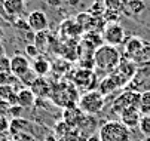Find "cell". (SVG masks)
Returning <instances> with one entry per match:
<instances>
[{"instance_id": "obj_24", "label": "cell", "mask_w": 150, "mask_h": 141, "mask_svg": "<svg viewBox=\"0 0 150 141\" xmlns=\"http://www.w3.org/2000/svg\"><path fill=\"white\" fill-rule=\"evenodd\" d=\"M15 82H19V80L12 73H0V86H3V85H15Z\"/></svg>"}, {"instance_id": "obj_10", "label": "cell", "mask_w": 150, "mask_h": 141, "mask_svg": "<svg viewBox=\"0 0 150 141\" xmlns=\"http://www.w3.org/2000/svg\"><path fill=\"white\" fill-rule=\"evenodd\" d=\"M30 68H31V63L27 56L16 54L11 58V73L16 79H19L23 74H25Z\"/></svg>"}, {"instance_id": "obj_26", "label": "cell", "mask_w": 150, "mask_h": 141, "mask_svg": "<svg viewBox=\"0 0 150 141\" xmlns=\"http://www.w3.org/2000/svg\"><path fill=\"white\" fill-rule=\"evenodd\" d=\"M25 54H27V56L36 59L39 56V49L36 48V45H27L25 46Z\"/></svg>"}, {"instance_id": "obj_9", "label": "cell", "mask_w": 150, "mask_h": 141, "mask_svg": "<svg viewBox=\"0 0 150 141\" xmlns=\"http://www.w3.org/2000/svg\"><path fill=\"white\" fill-rule=\"evenodd\" d=\"M97 83V79H95V74L89 70V68H80L79 71H76L74 77H73V85L79 89H88V91H92V88L95 86Z\"/></svg>"}, {"instance_id": "obj_19", "label": "cell", "mask_w": 150, "mask_h": 141, "mask_svg": "<svg viewBox=\"0 0 150 141\" xmlns=\"http://www.w3.org/2000/svg\"><path fill=\"white\" fill-rule=\"evenodd\" d=\"M16 94L18 89L15 88V85H3L0 86V99L9 103V104H16Z\"/></svg>"}, {"instance_id": "obj_27", "label": "cell", "mask_w": 150, "mask_h": 141, "mask_svg": "<svg viewBox=\"0 0 150 141\" xmlns=\"http://www.w3.org/2000/svg\"><path fill=\"white\" fill-rule=\"evenodd\" d=\"M5 55H6V49H5L3 43L0 42V58H2V56H5Z\"/></svg>"}, {"instance_id": "obj_23", "label": "cell", "mask_w": 150, "mask_h": 141, "mask_svg": "<svg viewBox=\"0 0 150 141\" xmlns=\"http://www.w3.org/2000/svg\"><path fill=\"white\" fill-rule=\"evenodd\" d=\"M138 128H140V131H141L143 135L150 137V116H141Z\"/></svg>"}, {"instance_id": "obj_6", "label": "cell", "mask_w": 150, "mask_h": 141, "mask_svg": "<svg viewBox=\"0 0 150 141\" xmlns=\"http://www.w3.org/2000/svg\"><path fill=\"white\" fill-rule=\"evenodd\" d=\"M103 40L105 42V45L110 46H119L122 43H125L126 36H125V30L119 23H109L107 25H104L103 34H101Z\"/></svg>"}, {"instance_id": "obj_3", "label": "cell", "mask_w": 150, "mask_h": 141, "mask_svg": "<svg viewBox=\"0 0 150 141\" xmlns=\"http://www.w3.org/2000/svg\"><path fill=\"white\" fill-rule=\"evenodd\" d=\"M100 141H129L131 129H128L120 120H107L97 134Z\"/></svg>"}, {"instance_id": "obj_8", "label": "cell", "mask_w": 150, "mask_h": 141, "mask_svg": "<svg viewBox=\"0 0 150 141\" xmlns=\"http://www.w3.org/2000/svg\"><path fill=\"white\" fill-rule=\"evenodd\" d=\"M27 25L31 31L34 33H42V31H46L48 25H49V19L48 15L43 11H31L27 16Z\"/></svg>"}, {"instance_id": "obj_12", "label": "cell", "mask_w": 150, "mask_h": 141, "mask_svg": "<svg viewBox=\"0 0 150 141\" xmlns=\"http://www.w3.org/2000/svg\"><path fill=\"white\" fill-rule=\"evenodd\" d=\"M30 89L33 91V94H34L37 98H42V97L49 98V97H51V92H52V86H51V83L48 82L46 77H37L36 82L30 86Z\"/></svg>"}, {"instance_id": "obj_16", "label": "cell", "mask_w": 150, "mask_h": 141, "mask_svg": "<svg viewBox=\"0 0 150 141\" xmlns=\"http://www.w3.org/2000/svg\"><path fill=\"white\" fill-rule=\"evenodd\" d=\"M116 71L126 80H131L135 74H137V64L132 59H122L120 64L117 66Z\"/></svg>"}, {"instance_id": "obj_29", "label": "cell", "mask_w": 150, "mask_h": 141, "mask_svg": "<svg viewBox=\"0 0 150 141\" xmlns=\"http://www.w3.org/2000/svg\"><path fill=\"white\" fill-rule=\"evenodd\" d=\"M69 3H70L71 6H76V5L79 3V0H69Z\"/></svg>"}, {"instance_id": "obj_4", "label": "cell", "mask_w": 150, "mask_h": 141, "mask_svg": "<svg viewBox=\"0 0 150 141\" xmlns=\"http://www.w3.org/2000/svg\"><path fill=\"white\" fill-rule=\"evenodd\" d=\"M105 104V97L98 91V89H92V91H86L80 98H79V103L77 107L86 114H98Z\"/></svg>"}, {"instance_id": "obj_20", "label": "cell", "mask_w": 150, "mask_h": 141, "mask_svg": "<svg viewBox=\"0 0 150 141\" xmlns=\"http://www.w3.org/2000/svg\"><path fill=\"white\" fill-rule=\"evenodd\" d=\"M138 110H140L141 116H150V91L141 92Z\"/></svg>"}, {"instance_id": "obj_18", "label": "cell", "mask_w": 150, "mask_h": 141, "mask_svg": "<svg viewBox=\"0 0 150 141\" xmlns=\"http://www.w3.org/2000/svg\"><path fill=\"white\" fill-rule=\"evenodd\" d=\"M3 8L9 15H21L25 9V0H3Z\"/></svg>"}, {"instance_id": "obj_17", "label": "cell", "mask_w": 150, "mask_h": 141, "mask_svg": "<svg viewBox=\"0 0 150 141\" xmlns=\"http://www.w3.org/2000/svg\"><path fill=\"white\" fill-rule=\"evenodd\" d=\"M31 70L39 76V77H46L48 73L51 71V63L45 58H40L37 56L34 61L31 63Z\"/></svg>"}, {"instance_id": "obj_22", "label": "cell", "mask_w": 150, "mask_h": 141, "mask_svg": "<svg viewBox=\"0 0 150 141\" xmlns=\"http://www.w3.org/2000/svg\"><path fill=\"white\" fill-rule=\"evenodd\" d=\"M37 77H39V76H37V74H36V73H34L31 68H30V70H28L25 74H23V76H21L18 80H19V83L23 85V88H30V86L36 82V79H37Z\"/></svg>"}, {"instance_id": "obj_25", "label": "cell", "mask_w": 150, "mask_h": 141, "mask_svg": "<svg viewBox=\"0 0 150 141\" xmlns=\"http://www.w3.org/2000/svg\"><path fill=\"white\" fill-rule=\"evenodd\" d=\"M0 73H11V58L6 55L0 58Z\"/></svg>"}, {"instance_id": "obj_21", "label": "cell", "mask_w": 150, "mask_h": 141, "mask_svg": "<svg viewBox=\"0 0 150 141\" xmlns=\"http://www.w3.org/2000/svg\"><path fill=\"white\" fill-rule=\"evenodd\" d=\"M123 5H125L123 0H104V9L116 13L123 12Z\"/></svg>"}, {"instance_id": "obj_15", "label": "cell", "mask_w": 150, "mask_h": 141, "mask_svg": "<svg viewBox=\"0 0 150 141\" xmlns=\"http://www.w3.org/2000/svg\"><path fill=\"white\" fill-rule=\"evenodd\" d=\"M146 11L144 0H126L123 5V13L128 16H140Z\"/></svg>"}, {"instance_id": "obj_1", "label": "cell", "mask_w": 150, "mask_h": 141, "mask_svg": "<svg viewBox=\"0 0 150 141\" xmlns=\"http://www.w3.org/2000/svg\"><path fill=\"white\" fill-rule=\"evenodd\" d=\"M92 59H94V66L98 68V71H101L104 74H110V73L116 71L117 66L122 61V56L116 46L101 45L94 51Z\"/></svg>"}, {"instance_id": "obj_30", "label": "cell", "mask_w": 150, "mask_h": 141, "mask_svg": "<svg viewBox=\"0 0 150 141\" xmlns=\"http://www.w3.org/2000/svg\"><path fill=\"white\" fill-rule=\"evenodd\" d=\"M3 37H5V31H3V28H2V27H0V40H2Z\"/></svg>"}, {"instance_id": "obj_14", "label": "cell", "mask_w": 150, "mask_h": 141, "mask_svg": "<svg viewBox=\"0 0 150 141\" xmlns=\"http://www.w3.org/2000/svg\"><path fill=\"white\" fill-rule=\"evenodd\" d=\"M143 49H144V42L140 37H131L125 42V52L129 56V59H132V58L137 59Z\"/></svg>"}, {"instance_id": "obj_2", "label": "cell", "mask_w": 150, "mask_h": 141, "mask_svg": "<svg viewBox=\"0 0 150 141\" xmlns=\"http://www.w3.org/2000/svg\"><path fill=\"white\" fill-rule=\"evenodd\" d=\"M52 101L62 109L76 107L79 103V89L69 82H61L55 86H52V92L49 97Z\"/></svg>"}, {"instance_id": "obj_28", "label": "cell", "mask_w": 150, "mask_h": 141, "mask_svg": "<svg viewBox=\"0 0 150 141\" xmlns=\"http://www.w3.org/2000/svg\"><path fill=\"white\" fill-rule=\"evenodd\" d=\"M48 3H49L51 6H58V5L61 3V0H48Z\"/></svg>"}, {"instance_id": "obj_11", "label": "cell", "mask_w": 150, "mask_h": 141, "mask_svg": "<svg viewBox=\"0 0 150 141\" xmlns=\"http://www.w3.org/2000/svg\"><path fill=\"white\" fill-rule=\"evenodd\" d=\"M36 99L37 97L33 94L30 88H23L16 94V106H19L21 109H30L36 104Z\"/></svg>"}, {"instance_id": "obj_7", "label": "cell", "mask_w": 150, "mask_h": 141, "mask_svg": "<svg viewBox=\"0 0 150 141\" xmlns=\"http://www.w3.org/2000/svg\"><path fill=\"white\" fill-rule=\"evenodd\" d=\"M126 83H128V80H126V79H123L117 71H113V73H110V74H107V76L101 80L100 89H98V91H100L104 97H107V95L113 94L116 89L125 86Z\"/></svg>"}, {"instance_id": "obj_13", "label": "cell", "mask_w": 150, "mask_h": 141, "mask_svg": "<svg viewBox=\"0 0 150 141\" xmlns=\"http://www.w3.org/2000/svg\"><path fill=\"white\" fill-rule=\"evenodd\" d=\"M140 119H141V113L138 109H132V110H126L119 116V120L128 128V129H134L138 128L140 123Z\"/></svg>"}, {"instance_id": "obj_5", "label": "cell", "mask_w": 150, "mask_h": 141, "mask_svg": "<svg viewBox=\"0 0 150 141\" xmlns=\"http://www.w3.org/2000/svg\"><path fill=\"white\" fill-rule=\"evenodd\" d=\"M140 95L137 91H125L122 92L116 99H115V103L112 106V111L116 113V114H122L123 111L126 110H132V109H138L140 106Z\"/></svg>"}]
</instances>
